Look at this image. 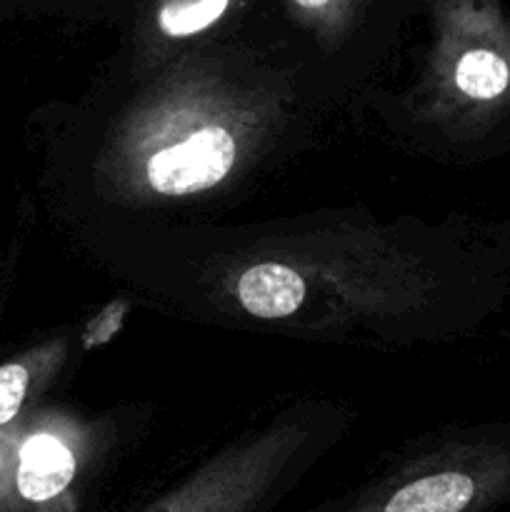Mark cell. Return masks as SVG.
I'll return each mask as SVG.
<instances>
[{"label": "cell", "instance_id": "obj_1", "mask_svg": "<svg viewBox=\"0 0 510 512\" xmlns=\"http://www.w3.org/2000/svg\"><path fill=\"white\" fill-rule=\"evenodd\" d=\"M233 163V138L220 128H205L155 153L148 163V180L163 195L198 193L220 183Z\"/></svg>", "mask_w": 510, "mask_h": 512}, {"label": "cell", "instance_id": "obj_4", "mask_svg": "<svg viewBox=\"0 0 510 512\" xmlns=\"http://www.w3.org/2000/svg\"><path fill=\"white\" fill-rule=\"evenodd\" d=\"M455 85L465 98L493 103L510 90V58L490 45H473L455 63Z\"/></svg>", "mask_w": 510, "mask_h": 512}, {"label": "cell", "instance_id": "obj_5", "mask_svg": "<svg viewBox=\"0 0 510 512\" xmlns=\"http://www.w3.org/2000/svg\"><path fill=\"white\" fill-rule=\"evenodd\" d=\"M230 0H165L158 10V25L170 38H185L218 23Z\"/></svg>", "mask_w": 510, "mask_h": 512}, {"label": "cell", "instance_id": "obj_3", "mask_svg": "<svg viewBox=\"0 0 510 512\" xmlns=\"http://www.w3.org/2000/svg\"><path fill=\"white\" fill-rule=\"evenodd\" d=\"M238 298L255 318H285L303 305L305 283L285 265L263 263L243 273L238 280Z\"/></svg>", "mask_w": 510, "mask_h": 512}, {"label": "cell", "instance_id": "obj_6", "mask_svg": "<svg viewBox=\"0 0 510 512\" xmlns=\"http://www.w3.org/2000/svg\"><path fill=\"white\" fill-rule=\"evenodd\" d=\"M333 3H338V0H293L295 8L308 10V13H323V10L330 8Z\"/></svg>", "mask_w": 510, "mask_h": 512}, {"label": "cell", "instance_id": "obj_2", "mask_svg": "<svg viewBox=\"0 0 510 512\" xmlns=\"http://www.w3.org/2000/svg\"><path fill=\"white\" fill-rule=\"evenodd\" d=\"M273 483L275 470L260 463L210 470L145 512H265L275 498Z\"/></svg>", "mask_w": 510, "mask_h": 512}]
</instances>
